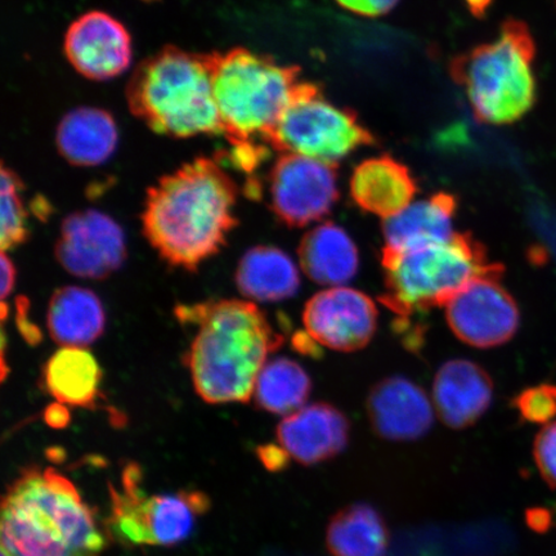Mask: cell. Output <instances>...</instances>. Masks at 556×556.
<instances>
[{
	"mask_svg": "<svg viewBox=\"0 0 556 556\" xmlns=\"http://www.w3.org/2000/svg\"><path fill=\"white\" fill-rule=\"evenodd\" d=\"M131 113L159 135H222L207 54L166 47L142 62L127 88Z\"/></svg>",
	"mask_w": 556,
	"mask_h": 556,
	"instance_id": "277c9868",
	"label": "cell"
},
{
	"mask_svg": "<svg viewBox=\"0 0 556 556\" xmlns=\"http://www.w3.org/2000/svg\"><path fill=\"white\" fill-rule=\"evenodd\" d=\"M391 531L377 507L357 503L331 517L326 546L331 556H386Z\"/></svg>",
	"mask_w": 556,
	"mask_h": 556,
	"instance_id": "d4e9b609",
	"label": "cell"
},
{
	"mask_svg": "<svg viewBox=\"0 0 556 556\" xmlns=\"http://www.w3.org/2000/svg\"><path fill=\"white\" fill-rule=\"evenodd\" d=\"M268 148L336 165L352 152L377 143L356 113L325 99L321 88L299 81L280 119L266 138Z\"/></svg>",
	"mask_w": 556,
	"mask_h": 556,
	"instance_id": "ba28073f",
	"label": "cell"
},
{
	"mask_svg": "<svg viewBox=\"0 0 556 556\" xmlns=\"http://www.w3.org/2000/svg\"><path fill=\"white\" fill-rule=\"evenodd\" d=\"M27 309H29V302L26 299H18L17 301V323L20 331L30 344H37L40 342V331L37 326L29 323V316H27Z\"/></svg>",
	"mask_w": 556,
	"mask_h": 556,
	"instance_id": "1f68e13d",
	"label": "cell"
},
{
	"mask_svg": "<svg viewBox=\"0 0 556 556\" xmlns=\"http://www.w3.org/2000/svg\"><path fill=\"white\" fill-rule=\"evenodd\" d=\"M270 208L283 225L301 228L330 214L340 197L333 164L282 154L269 172Z\"/></svg>",
	"mask_w": 556,
	"mask_h": 556,
	"instance_id": "8fae6325",
	"label": "cell"
},
{
	"mask_svg": "<svg viewBox=\"0 0 556 556\" xmlns=\"http://www.w3.org/2000/svg\"><path fill=\"white\" fill-rule=\"evenodd\" d=\"M102 370L92 353L79 346H62L47 361L43 387L61 405L92 407L99 397Z\"/></svg>",
	"mask_w": 556,
	"mask_h": 556,
	"instance_id": "603a6c76",
	"label": "cell"
},
{
	"mask_svg": "<svg viewBox=\"0 0 556 556\" xmlns=\"http://www.w3.org/2000/svg\"><path fill=\"white\" fill-rule=\"evenodd\" d=\"M258 457L269 471H282L289 467L290 455L278 443L263 444L258 447Z\"/></svg>",
	"mask_w": 556,
	"mask_h": 556,
	"instance_id": "4dcf8cb0",
	"label": "cell"
},
{
	"mask_svg": "<svg viewBox=\"0 0 556 556\" xmlns=\"http://www.w3.org/2000/svg\"><path fill=\"white\" fill-rule=\"evenodd\" d=\"M491 263L481 241L471 233H456L435 245L393 252L382 249L386 293L380 302L401 318L444 307L458 290L489 273Z\"/></svg>",
	"mask_w": 556,
	"mask_h": 556,
	"instance_id": "52a82bcc",
	"label": "cell"
},
{
	"mask_svg": "<svg viewBox=\"0 0 556 556\" xmlns=\"http://www.w3.org/2000/svg\"><path fill=\"white\" fill-rule=\"evenodd\" d=\"M238 185L215 160L194 159L148 191L146 239L172 266L197 269L238 226Z\"/></svg>",
	"mask_w": 556,
	"mask_h": 556,
	"instance_id": "6da1fadb",
	"label": "cell"
},
{
	"mask_svg": "<svg viewBox=\"0 0 556 556\" xmlns=\"http://www.w3.org/2000/svg\"><path fill=\"white\" fill-rule=\"evenodd\" d=\"M136 464L125 467L121 489L110 486L109 530L125 545L173 546L190 536L211 500L204 492L184 490L149 496Z\"/></svg>",
	"mask_w": 556,
	"mask_h": 556,
	"instance_id": "9c48e42d",
	"label": "cell"
},
{
	"mask_svg": "<svg viewBox=\"0 0 556 556\" xmlns=\"http://www.w3.org/2000/svg\"><path fill=\"white\" fill-rule=\"evenodd\" d=\"M46 420L53 428H64L70 420V415L65 405H61V403H55L50 408L47 409Z\"/></svg>",
	"mask_w": 556,
	"mask_h": 556,
	"instance_id": "e575fe53",
	"label": "cell"
},
{
	"mask_svg": "<svg viewBox=\"0 0 556 556\" xmlns=\"http://www.w3.org/2000/svg\"><path fill=\"white\" fill-rule=\"evenodd\" d=\"M23 182L17 174L5 165L2 166V233H0V243L2 252L17 248L24 243L29 236L27 231V213L21 197Z\"/></svg>",
	"mask_w": 556,
	"mask_h": 556,
	"instance_id": "4316f807",
	"label": "cell"
},
{
	"mask_svg": "<svg viewBox=\"0 0 556 556\" xmlns=\"http://www.w3.org/2000/svg\"><path fill=\"white\" fill-rule=\"evenodd\" d=\"M458 208L455 194L438 192L408 205L405 211L382 222L386 249L393 252L435 245L454 238V220Z\"/></svg>",
	"mask_w": 556,
	"mask_h": 556,
	"instance_id": "d6986e66",
	"label": "cell"
},
{
	"mask_svg": "<svg viewBox=\"0 0 556 556\" xmlns=\"http://www.w3.org/2000/svg\"><path fill=\"white\" fill-rule=\"evenodd\" d=\"M375 434L391 442H413L429 433L434 422L433 407L416 382L391 377L371 389L366 402Z\"/></svg>",
	"mask_w": 556,
	"mask_h": 556,
	"instance_id": "2e32d148",
	"label": "cell"
},
{
	"mask_svg": "<svg viewBox=\"0 0 556 556\" xmlns=\"http://www.w3.org/2000/svg\"><path fill=\"white\" fill-rule=\"evenodd\" d=\"M222 129L232 146L266 141L293 96L299 67L235 48L207 54ZM266 143V142H264Z\"/></svg>",
	"mask_w": 556,
	"mask_h": 556,
	"instance_id": "8992f818",
	"label": "cell"
},
{
	"mask_svg": "<svg viewBox=\"0 0 556 556\" xmlns=\"http://www.w3.org/2000/svg\"><path fill=\"white\" fill-rule=\"evenodd\" d=\"M298 254L304 274L325 287L350 282L359 267L356 243L332 222L311 229L299 245Z\"/></svg>",
	"mask_w": 556,
	"mask_h": 556,
	"instance_id": "ffe728a7",
	"label": "cell"
},
{
	"mask_svg": "<svg viewBox=\"0 0 556 556\" xmlns=\"http://www.w3.org/2000/svg\"><path fill=\"white\" fill-rule=\"evenodd\" d=\"M303 324L317 345L354 352L371 342L377 331L378 309L372 299L361 291L332 288L309 299Z\"/></svg>",
	"mask_w": 556,
	"mask_h": 556,
	"instance_id": "7c38bea8",
	"label": "cell"
},
{
	"mask_svg": "<svg viewBox=\"0 0 556 556\" xmlns=\"http://www.w3.org/2000/svg\"><path fill=\"white\" fill-rule=\"evenodd\" d=\"M417 190L419 187L407 166L389 155L365 160L351 178L354 203L386 219L412 205Z\"/></svg>",
	"mask_w": 556,
	"mask_h": 556,
	"instance_id": "ac0fdd59",
	"label": "cell"
},
{
	"mask_svg": "<svg viewBox=\"0 0 556 556\" xmlns=\"http://www.w3.org/2000/svg\"><path fill=\"white\" fill-rule=\"evenodd\" d=\"M2 556H7V555H4V554L2 553Z\"/></svg>",
	"mask_w": 556,
	"mask_h": 556,
	"instance_id": "74e56055",
	"label": "cell"
},
{
	"mask_svg": "<svg viewBox=\"0 0 556 556\" xmlns=\"http://www.w3.org/2000/svg\"><path fill=\"white\" fill-rule=\"evenodd\" d=\"M554 516L556 517V502H555V505H554V511H553Z\"/></svg>",
	"mask_w": 556,
	"mask_h": 556,
	"instance_id": "8d00e7d4",
	"label": "cell"
},
{
	"mask_svg": "<svg viewBox=\"0 0 556 556\" xmlns=\"http://www.w3.org/2000/svg\"><path fill=\"white\" fill-rule=\"evenodd\" d=\"M7 556H101L108 542L94 513L59 471L29 469L2 503Z\"/></svg>",
	"mask_w": 556,
	"mask_h": 556,
	"instance_id": "3957f363",
	"label": "cell"
},
{
	"mask_svg": "<svg viewBox=\"0 0 556 556\" xmlns=\"http://www.w3.org/2000/svg\"><path fill=\"white\" fill-rule=\"evenodd\" d=\"M179 321L198 326L186 356L193 387L207 403H245L270 353L283 338L252 302L217 301L184 305Z\"/></svg>",
	"mask_w": 556,
	"mask_h": 556,
	"instance_id": "7a4b0ae2",
	"label": "cell"
},
{
	"mask_svg": "<svg viewBox=\"0 0 556 556\" xmlns=\"http://www.w3.org/2000/svg\"><path fill=\"white\" fill-rule=\"evenodd\" d=\"M16 282V267L15 264L7 256L5 252L2 253V301L5 302L7 296L12 293L13 287Z\"/></svg>",
	"mask_w": 556,
	"mask_h": 556,
	"instance_id": "836d02e7",
	"label": "cell"
},
{
	"mask_svg": "<svg viewBox=\"0 0 556 556\" xmlns=\"http://www.w3.org/2000/svg\"><path fill=\"white\" fill-rule=\"evenodd\" d=\"M534 59L536 43L531 30L523 21L510 18L496 40L456 55L450 73L467 93L478 122L513 124L536 103Z\"/></svg>",
	"mask_w": 556,
	"mask_h": 556,
	"instance_id": "5b68a950",
	"label": "cell"
},
{
	"mask_svg": "<svg viewBox=\"0 0 556 556\" xmlns=\"http://www.w3.org/2000/svg\"><path fill=\"white\" fill-rule=\"evenodd\" d=\"M55 256L68 274L103 280L119 269L127 256L123 229L101 212L68 215L61 226Z\"/></svg>",
	"mask_w": 556,
	"mask_h": 556,
	"instance_id": "4fadbf2b",
	"label": "cell"
},
{
	"mask_svg": "<svg viewBox=\"0 0 556 556\" xmlns=\"http://www.w3.org/2000/svg\"><path fill=\"white\" fill-rule=\"evenodd\" d=\"M276 437L296 463L313 467L343 454L351 440V421L330 403H313L285 417Z\"/></svg>",
	"mask_w": 556,
	"mask_h": 556,
	"instance_id": "9a60e30c",
	"label": "cell"
},
{
	"mask_svg": "<svg viewBox=\"0 0 556 556\" xmlns=\"http://www.w3.org/2000/svg\"><path fill=\"white\" fill-rule=\"evenodd\" d=\"M533 460L544 482L556 490V420L547 424L534 438Z\"/></svg>",
	"mask_w": 556,
	"mask_h": 556,
	"instance_id": "f1b7e54d",
	"label": "cell"
},
{
	"mask_svg": "<svg viewBox=\"0 0 556 556\" xmlns=\"http://www.w3.org/2000/svg\"><path fill=\"white\" fill-rule=\"evenodd\" d=\"M492 400L493 381L489 372L471 361H448L435 375V412L451 429L475 426L489 412Z\"/></svg>",
	"mask_w": 556,
	"mask_h": 556,
	"instance_id": "e0dca14e",
	"label": "cell"
},
{
	"mask_svg": "<svg viewBox=\"0 0 556 556\" xmlns=\"http://www.w3.org/2000/svg\"><path fill=\"white\" fill-rule=\"evenodd\" d=\"M491 3L492 0H467L469 10L477 17H483Z\"/></svg>",
	"mask_w": 556,
	"mask_h": 556,
	"instance_id": "d590c367",
	"label": "cell"
},
{
	"mask_svg": "<svg viewBox=\"0 0 556 556\" xmlns=\"http://www.w3.org/2000/svg\"><path fill=\"white\" fill-rule=\"evenodd\" d=\"M554 514L545 507H532L526 513V520L528 527L534 532L545 533L551 530L554 525Z\"/></svg>",
	"mask_w": 556,
	"mask_h": 556,
	"instance_id": "d6a6232c",
	"label": "cell"
},
{
	"mask_svg": "<svg viewBox=\"0 0 556 556\" xmlns=\"http://www.w3.org/2000/svg\"><path fill=\"white\" fill-rule=\"evenodd\" d=\"M65 53L70 64L86 78L109 80L129 67L131 40L119 21L93 11L68 27Z\"/></svg>",
	"mask_w": 556,
	"mask_h": 556,
	"instance_id": "5bb4252c",
	"label": "cell"
},
{
	"mask_svg": "<svg viewBox=\"0 0 556 556\" xmlns=\"http://www.w3.org/2000/svg\"><path fill=\"white\" fill-rule=\"evenodd\" d=\"M345 10L358 15L377 17L392 11L400 0H337Z\"/></svg>",
	"mask_w": 556,
	"mask_h": 556,
	"instance_id": "f546056e",
	"label": "cell"
},
{
	"mask_svg": "<svg viewBox=\"0 0 556 556\" xmlns=\"http://www.w3.org/2000/svg\"><path fill=\"white\" fill-rule=\"evenodd\" d=\"M47 325L55 343L83 348L102 336L106 316L100 298L93 291L66 287L52 295Z\"/></svg>",
	"mask_w": 556,
	"mask_h": 556,
	"instance_id": "44dd1931",
	"label": "cell"
},
{
	"mask_svg": "<svg viewBox=\"0 0 556 556\" xmlns=\"http://www.w3.org/2000/svg\"><path fill=\"white\" fill-rule=\"evenodd\" d=\"M117 128L106 111L80 108L68 113L59 125L61 155L76 166H97L114 154Z\"/></svg>",
	"mask_w": 556,
	"mask_h": 556,
	"instance_id": "7402d4cb",
	"label": "cell"
},
{
	"mask_svg": "<svg viewBox=\"0 0 556 556\" xmlns=\"http://www.w3.org/2000/svg\"><path fill=\"white\" fill-rule=\"evenodd\" d=\"M312 380L304 368L289 358L269 361L256 380L255 403L274 415L295 413L308 401Z\"/></svg>",
	"mask_w": 556,
	"mask_h": 556,
	"instance_id": "484cf974",
	"label": "cell"
},
{
	"mask_svg": "<svg viewBox=\"0 0 556 556\" xmlns=\"http://www.w3.org/2000/svg\"><path fill=\"white\" fill-rule=\"evenodd\" d=\"M511 406L521 421L547 426L556 420V384L527 388L514 397Z\"/></svg>",
	"mask_w": 556,
	"mask_h": 556,
	"instance_id": "83f0119b",
	"label": "cell"
},
{
	"mask_svg": "<svg viewBox=\"0 0 556 556\" xmlns=\"http://www.w3.org/2000/svg\"><path fill=\"white\" fill-rule=\"evenodd\" d=\"M236 283L243 296L258 302H281L296 294L301 276L281 249L256 247L242 256Z\"/></svg>",
	"mask_w": 556,
	"mask_h": 556,
	"instance_id": "cb8c5ba5",
	"label": "cell"
},
{
	"mask_svg": "<svg viewBox=\"0 0 556 556\" xmlns=\"http://www.w3.org/2000/svg\"><path fill=\"white\" fill-rule=\"evenodd\" d=\"M504 267L471 280L444 304L452 332L471 346L495 348L516 336L520 315L516 301L504 288Z\"/></svg>",
	"mask_w": 556,
	"mask_h": 556,
	"instance_id": "30bf717a",
	"label": "cell"
}]
</instances>
